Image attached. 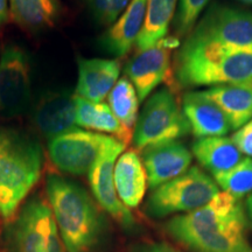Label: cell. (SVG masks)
Here are the masks:
<instances>
[{
	"mask_svg": "<svg viewBox=\"0 0 252 252\" xmlns=\"http://www.w3.org/2000/svg\"><path fill=\"white\" fill-rule=\"evenodd\" d=\"M241 200L220 191L206 206L166 223V232L191 252H252Z\"/></svg>",
	"mask_w": 252,
	"mask_h": 252,
	"instance_id": "obj_1",
	"label": "cell"
},
{
	"mask_svg": "<svg viewBox=\"0 0 252 252\" xmlns=\"http://www.w3.org/2000/svg\"><path fill=\"white\" fill-rule=\"evenodd\" d=\"M172 82L184 88L236 86L252 89V50L229 48L188 35L174 56Z\"/></svg>",
	"mask_w": 252,
	"mask_h": 252,
	"instance_id": "obj_2",
	"label": "cell"
},
{
	"mask_svg": "<svg viewBox=\"0 0 252 252\" xmlns=\"http://www.w3.org/2000/svg\"><path fill=\"white\" fill-rule=\"evenodd\" d=\"M48 203L67 252H91L103 232V217L84 188L69 179L49 174Z\"/></svg>",
	"mask_w": 252,
	"mask_h": 252,
	"instance_id": "obj_3",
	"label": "cell"
},
{
	"mask_svg": "<svg viewBox=\"0 0 252 252\" xmlns=\"http://www.w3.org/2000/svg\"><path fill=\"white\" fill-rule=\"evenodd\" d=\"M40 145L12 128L0 127V214L9 219L39 181Z\"/></svg>",
	"mask_w": 252,
	"mask_h": 252,
	"instance_id": "obj_4",
	"label": "cell"
},
{
	"mask_svg": "<svg viewBox=\"0 0 252 252\" xmlns=\"http://www.w3.org/2000/svg\"><path fill=\"white\" fill-rule=\"evenodd\" d=\"M220 193L216 182L202 169L194 166L184 174L153 189L145 212L153 219L172 214L190 213L206 206Z\"/></svg>",
	"mask_w": 252,
	"mask_h": 252,
	"instance_id": "obj_5",
	"label": "cell"
},
{
	"mask_svg": "<svg viewBox=\"0 0 252 252\" xmlns=\"http://www.w3.org/2000/svg\"><path fill=\"white\" fill-rule=\"evenodd\" d=\"M9 252H65L52 208L45 198L33 196L8 226Z\"/></svg>",
	"mask_w": 252,
	"mask_h": 252,
	"instance_id": "obj_6",
	"label": "cell"
},
{
	"mask_svg": "<svg viewBox=\"0 0 252 252\" xmlns=\"http://www.w3.org/2000/svg\"><path fill=\"white\" fill-rule=\"evenodd\" d=\"M190 132L174 91L163 88L150 97L133 131V145L141 150L175 141Z\"/></svg>",
	"mask_w": 252,
	"mask_h": 252,
	"instance_id": "obj_7",
	"label": "cell"
},
{
	"mask_svg": "<svg viewBox=\"0 0 252 252\" xmlns=\"http://www.w3.org/2000/svg\"><path fill=\"white\" fill-rule=\"evenodd\" d=\"M189 35L229 48L252 50V13L230 6L215 5Z\"/></svg>",
	"mask_w": 252,
	"mask_h": 252,
	"instance_id": "obj_8",
	"label": "cell"
},
{
	"mask_svg": "<svg viewBox=\"0 0 252 252\" xmlns=\"http://www.w3.org/2000/svg\"><path fill=\"white\" fill-rule=\"evenodd\" d=\"M109 138L110 135L76 127L49 140V159L62 173L88 174Z\"/></svg>",
	"mask_w": 252,
	"mask_h": 252,
	"instance_id": "obj_9",
	"label": "cell"
},
{
	"mask_svg": "<svg viewBox=\"0 0 252 252\" xmlns=\"http://www.w3.org/2000/svg\"><path fill=\"white\" fill-rule=\"evenodd\" d=\"M32 69L27 53L7 45L0 56V116L21 115L31 102Z\"/></svg>",
	"mask_w": 252,
	"mask_h": 252,
	"instance_id": "obj_10",
	"label": "cell"
},
{
	"mask_svg": "<svg viewBox=\"0 0 252 252\" xmlns=\"http://www.w3.org/2000/svg\"><path fill=\"white\" fill-rule=\"evenodd\" d=\"M126 145L116 138L110 137L97 160L88 173V179L97 203L109 213L125 229L135 226V220L128 208L119 200L113 180V169L118 157Z\"/></svg>",
	"mask_w": 252,
	"mask_h": 252,
	"instance_id": "obj_11",
	"label": "cell"
},
{
	"mask_svg": "<svg viewBox=\"0 0 252 252\" xmlns=\"http://www.w3.org/2000/svg\"><path fill=\"white\" fill-rule=\"evenodd\" d=\"M178 46L179 39L165 37L156 46L138 52L125 65V75L133 84L139 102L167 77H172L171 52Z\"/></svg>",
	"mask_w": 252,
	"mask_h": 252,
	"instance_id": "obj_12",
	"label": "cell"
},
{
	"mask_svg": "<svg viewBox=\"0 0 252 252\" xmlns=\"http://www.w3.org/2000/svg\"><path fill=\"white\" fill-rule=\"evenodd\" d=\"M33 122L47 139L76 128L75 94L69 90H52L42 94L34 104Z\"/></svg>",
	"mask_w": 252,
	"mask_h": 252,
	"instance_id": "obj_13",
	"label": "cell"
},
{
	"mask_svg": "<svg viewBox=\"0 0 252 252\" xmlns=\"http://www.w3.org/2000/svg\"><path fill=\"white\" fill-rule=\"evenodd\" d=\"M193 154L178 140L149 146L141 153L147 185L152 190L187 172Z\"/></svg>",
	"mask_w": 252,
	"mask_h": 252,
	"instance_id": "obj_14",
	"label": "cell"
},
{
	"mask_svg": "<svg viewBox=\"0 0 252 252\" xmlns=\"http://www.w3.org/2000/svg\"><path fill=\"white\" fill-rule=\"evenodd\" d=\"M182 112L190 132L197 139L208 137H224L231 125L224 112L202 91L187 93L182 100Z\"/></svg>",
	"mask_w": 252,
	"mask_h": 252,
	"instance_id": "obj_15",
	"label": "cell"
},
{
	"mask_svg": "<svg viewBox=\"0 0 252 252\" xmlns=\"http://www.w3.org/2000/svg\"><path fill=\"white\" fill-rule=\"evenodd\" d=\"M78 80L75 94L102 103L117 83L121 65L116 60L78 59Z\"/></svg>",
	"mask_w": 252,
	"mask_h": 252,
	"instance_id": "obj_16",
	"label": "cell"
},
{
	"mask_svg": "<svg viewBox=\"0 0 252 252\" xmlns=\"http://www.w3.org/2000/svg\"><path fill=\"white\" fill-rule=\"evenodd\" d=\"M147 0H132L125 11L100 37L99 45L104 52L122 58L135 45L146 17Z\"/></svg>",
	"mask_w": 252,
	"mask_h": 252,
	"instance_id": "obj_17",
	"label": "cell"
},
{
	"mask_svg": "<svg viewBox=\"0 0 252 252\" xmlns=\"http://www.w3.org/2000/svg\"><path fill=\"white\" fill-rule=\"evenodd\" d=\"M113 180L119 200L126 208H137L146 193L147 175L139 154L128 150L116 161Z\"/></svg>",
	"mask_w": 252,
	"mask_h": 252,
	"instance_id": "obj_18",
	"label": "cell"
},
{
	"mask_svg": "<svg viewBox=\"0 0 252 252\" xmlns=\"http://www.w3.org/2000/svg\"><path fill=\"white\" fill-rule=\"evenodd\" d=\"M76 105V125L93 132L110 135L127 145L130 143L133 132L126 130L112 110L105 103H94L75 94Z\"/></svg>",
	"mask_w": 252,
	"mask_h": 252,
	"instance_id": "obj_19",
	"label": "cell"
},
{
	"mask_svg": "<svg viewBox=\"0 0 252 252\" xmlns=\"http://www.w3.org/2000/svg\"><path fill=\"white\" fill-rule=\"evenodd\" d=\"M191 151L198 163L213 176L229 171L243 159L231 138L226 137L201 138L193 144Z\"/></svg>",
	"mask_w": 252,
	"mask_h": 252,
	"instance_id": "obj_20",
	"label": "cell"
},
{
	"mask_svg": "<svg viewBox=\"0 0 252 252\" xmlns=\"http://www.w3.org/2000/svg\"><path fill=\"white\" fill-rule=\"evenodd\" d=\"M224 112L231 130H238L252 119V89L236 86H217L202 91Z\"/></svg>",
	"mask_w": 252,
	"mask_h": 252,
	"instance_id": "obj_21",
	"label": "cell"
},
{
	"mask_svg": "<svg viewBox=\"0 0 252 252\" xmlns=\"http://www.w3.org/2000/svg\"><path fill=\"white\" fill-rule=\"evenodd\" d=\"M9 17L28 31L53 27L60 17L58 0H8Z\"/></svg>",
	"mask_w": 252,
	"mask_h": 252,
	"instance_id": "obj_22",
	"label": "cell"
},
{
	"mask_svg": "<svg viewBox=\"0 0 252 252\" xmlns=\"http://www.w3.org/2000/svg\"><path fill=\"white\" fill-rule=\"evenodd\" d=\"M178 0H147L146 17L135 47L138 52L149 49L165 39L174 19Z\"/></svg>",
	"mask_w": 252,
	"mask_h": 252,
	"instance_id": "obj_23",
	"label": "cell"
},
{
	"mask_svg": "<svg viewBox=\"0 0 252 252\" xmlns=\"http://www.w3.org/2000/svg\"><path fill=\"white\" fill-rule=\"evenodd\" d=\"M109 106L118 122L131 131L137 124L139 98L133 84L127 77H122L109 94Z\"/></svg>",
	"mask_w": 252,
	"mask_h": 252,
	"instance_id": "obj_24",
	"label": "cell"
},
{
	"mask_svg": "<svg viewBox=\"0 0 252 252\" xmlns=\"http://www.w3.org/2000/svg\"><path fill=\"white\" fill-rule=\"evenodd\" d=\"M223 191L241 200L252 191V158L242 159L229 171L214 176Z\"/></svg>",
	"mask_w": 252,
	"mask_h": 252,
	"instance_id": "obj_25",
	"label": "cell"
},
{
	"mask_svg": "<svg viewBox=\"0 0 252 252\" xmlns=\"http://www.w3.org/2000/svg\"><path fill=\"white\" fill-rule=\"evenodd\" d=\"M208 2L209 0H179L178 12L173 19L176 39L191 33L197 18L202 13Z\"/></svg>",
	"mask_w": 252,
	"mask_h": 252,
	"instance_id": "obj_26",
	"label": "cell"
},
{
	"mask_svg": "<svg viewBox=\"0 0 252 252\" xmlns=\"http://www.w3.org/2000/svg\"><path fill=\"white\" fill-rule=\"evenodd\" d=\"M132 0H87L91 14L100 25H112Z\"/></svg>",
	"mask_w": 252,
	"mask_h": 252,
	"instance_id": "obj_27",
	"label": "cell"
},
{
	"mask_svg": "<svg viewBox=\"0 0 252 252\" xmlns=\"http://www.w3.org/2000/svg\"><path fill=\"white\" fill-rule=\"evenodd\" d=\"M231 139L237 146L239 152L249 158H252V119L241 128H238L232 134Z\"/></svg>",
	"mask_w": 252,
	"mask_h": 252,
	"instance_id": "obj_28",
	"label": "cell"
},
{
	"mask_svg": "<svg viewBox=\"0 0 252 252\" xmlns=\"http://www.w3.org/2000/svg\"><path fill=\"white\" fill-rule=\"evenodd\" d=\"M130 252H181L180 250L167 243L141 244L132 249Z\"/></svg>",
	"mask_w": 252,
	"mask_h": 252,
	"instance_id": "obj_29",
	"label": "cell"
},
{
	"mask_svg": "<svg viewBox=\"0 0 252 252\" xmlns=\"http://www.w3.org/2000/svg\"><path fill=\"white\" fill-rule=\"evenodd\" d=\"M9 8L8 0H0V27H2L8 21Z\"/></svg>",
	"mask_w": 252,
	"mask_h": 252,
	"instance_id": "obj_30",
	"label": "cell"
},
{
	"mask_svg": "<svg viewBox=\"0 0 252 252\" xmlns=\"http://www.w3.org/2000/svg\"><path fill=\"white\" fill-rule=\"evenodd\" d=\"M247 207H248V212H249V214H250V216H251V219H252V194L248 198Z\"/></svg>",
	"mask_w": 252,
	"mask_h": 252,
	"instance_id": "obj_31",
	"label": "cell"
},
{
	"mask_svg": "<svg viewBox=\"0 0 252 252\" xmlns=\"http://www.w3.org/2000/svg\"><path fill=\"white\" fill-rule=\"evenodd\" d=\"M239 1L244 2V4H250V5H252V0H239Z\"/></svg>",
	"mask_w": 252,
	"mask_h": 252,
	"instance_id": "obj_32",
	"label": "cell"
}]
</instances>
